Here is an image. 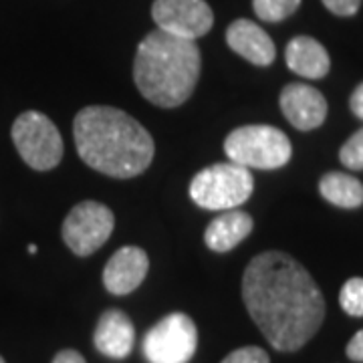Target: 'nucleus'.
Masks as SVG:
<instances>
[{
  "mask_svg": "<svg viewBox=\"0 0 363 363\" xmlns=\"http://www.w3.org/2000/svg\"><path fill=\"white\" fill-rule=\"evenodd\" d=\"M323 4L327 6V11L337 16H353L359 11L362 0H323Z\"/></svg>",
  "mask_w": 363,
  "mask_h": 363,
  "instance_id": "obj_21",
  "label": "nucleus"
},
{
  "mask_svg": "<svg viewBox=\"0 0 363 363\" xmlns=\"http://www.w3.org/2000/svg\"><path fill=\"white\" fill-rule=\"evenodd\" d=\"M198 347V329L186 313H169L143 337V355L150 363H188Z\"/></svg>",
  "mask_w": 363,
  "mask_h": 363,
  "instance_id": "obj_7",
  "label": "nucleus"
},
{
  "mask_svg": "<svg viewBox=\"0 0 363 363\" xmlns=\"http://www.w3.org/2000/svg\"><path fill=\"white\" fill-rule=\"evenodd\" d=\"M242 298L252 321L277 351H297L319 331L325 297L307 269L285 252L269 250L248 262Z\"/></svg>",
  "mask_w": 363,
  "mask_h": 363,
  "instance_id": "obj_1",
  "label": "nucleus"
},
{
  "mask_svg": "<svg viewBox=\"0 0 363 363\" xmlns=\"http://www.w3.org/2000/svg\"><path fill=\"white\" fill-rule=\"evenodd\" d=\"M350 107L351 111H353V116H357L359 119H363V83L362 85H357V89L351 93Z\"/></svg>",
  "mask_w": 363,
  "mask_h": 363,
  "instance_id": "obj_23",
  "label": "nucleus"
},
{
  "mask_svg": "<svg viewBox=\"0 0 363 363\" xmlns=\"http://www.w3.org/2000/svg\"><path fill=\"white\" fill-rule=\"evenodd\" d=\"M0 363H6V362H4V359H2V357H0Z\"/></svg>",
  "mask_w": 363,
  "mask_h": 363,
  "instance_id": "obj_26",
  "label": "nucleus"
},
{
  "mask_svg": "<svg viewBox=\"0 0 363 363\" xmlns=\"http://www.w3.org/2000/svg\"><path fill=\"white\" fill-rule=\"evenodd\" d=\"M79 157L111 178H133L150 168L156 145L150 131L125 111L89 105L73 123Z\"/></svg>",
  "mask_w": 363,
  "mask_h": 363,
  "instance_id": "obj_2",
  "label": "nucleus"
},
{
  "mask_svg": "<svg viewBox=\"0 0 363 363\" xmlns=\"http://www.w3.org/2000/svg\"><path fill=\"white\" fill-rule=\"evenodd\" d=\"M226 43L236 55H240L252 65H271L277 57V49L271 37L262 30V26L248 18H238L228 26Z\"/></svg>",
  "mask_w": 363,
  "mask_h": 363,
  "instance_id": "obj_12",
  "label": "nucleus"
},
{
  "mask_svg": "<svg viewBox=\"0 0 363 363\" xmlns=\"http://www.w3.org/2000/svg\"><path fill=\"white\" fill-rule=\"evenodd\" d=\"M150 269V259L140 247H123L107 260L104 285L113 295H130L142 285Z\"/></svg>",
  "mask_w": 363,
  "mask_h": 363,
  "instance_id": "obj_11",
  "label": "nucleus"
},
{
  "mask_svg": "<svg viewBox=\"0 0 363 363\" xmlns=\"http://www.w3.org/2000/svg\"><path fill=\"white\" fill-rule=\"evenodd\" d=\"M301 6V0H252L255 14L264 23H281Z\"/></svg>",
  "mask_w": 363,
  "mask_h": 363,
  "instance_id": "obj_17",
  "label": "nucleus"
},
{
  "mask_svg": "<svg viewBox=\"0 0 363 363\" xmlns=\"http://www.w3.org/2000/svg\"><path fill=\"white\" fill-rule=\"evenodd\" d=\"M222 363H271L267 351L248 345V347H240V350L233 351L230 355H226Z\"/></svg>",
  "mask_w": 363,
  "mask_h": 363,
  "instance_id": "obj_20",
  "label": "nucleus"
},
{
  "mask_svg": "<svg viewBox=\"0 0 363 363\" xmlns=\"http://www.w3.org/2000/svg\"><path fill=\"white\" fill-rule=\"evenodd\" d=\"M281 111L286 121L301 131L317 130L327 117L323 93L311 85L291 83L281 93Z\"/></svg>",
  "mask_w": 363,
  "mask_h": 363,
  "instance_id": "obj_10",
  "label": "nucleus"
},
{
  "mask_svg": "<svg viewBox=\"0 0 363 363\" xmlns=\"http://www.w3.org/2000/svg\"><path fill=\"white\" fill-rule=\"evenodd\" d=\"M252 188L255 180L250 169L226 162L196 174L190 184V198L206 210H233L247 202Z\"/></svg>",
  "mask_w": 363,
  "mask_h": 363,
  "instance_id": "obj_5",
  "label": "nucleus"
},
{
  "mask_svg": "<svg viewBox=\"0 0 363 363\" xmlns=\"http://www.w3.org/2000/svg\"><path fill=\"white\" fill-rule=\"evenodd\" d=\"M52 363H85L83 355L75 350H63L55 355Z\"/></svg>",
  "mask_w": 363,
  "mask_h": 363,
  "instance_id": "obj_24",
  "label": "nucleus"
},
{
  "mask_svg": "<svg viewBox=\"0 0 363 363\" xmlns=\"http://www.w3.org/2000/svg\"><path fill=\"white\" fill-rule=\"evenodd\" d=\"M133 79L150 104L178 107L188 101L200 79L198 45L157 28L138 47Z\"/></svg>",
  "mask_w": 363,
  "mask_h": 363,
  "instance_id": "obj_3",
  "label": "nucleus"
},
{
  "mask_svg": "<svg viewBox=\"0 0 363 363\" xmlns=\"http://www.w3.org/2000/svg\"><path fill=\"white\" fill-rule=\"evenodd\" d=\"M28 252H30V255H35V252H37V247H35V245H30V247H28Z\"/></svg>",
  "mask_w": 363,
  "mask_h": 363,
  "instance_id": "obj_25",
  "label": "nucleus"
},
{
  "mask_svg": "<svg viewBox=\"0 0 363 363\" xmlns=\"http://www.w3.org/2000/svg\"><path fill=\"white\" fill-rule=\"evenodd\" d=\"M319 192L333 206L359 208L363 204V184L343 172L325 174L319 182Z\"/></svg>",
  "mask_w": 363,
  "mask_h": 363,
  "instance_id": "obj_16",
  "label": "nucleus"
},
{
  "mask_svg": "<svg viewBox=\"0 0 363 363\" xmlns=\"http://www.w3.org/2000/svg\"><path fill=\"white\" fill-rule=\"evenodd\" d=\"M152 16L160 30L188 40L204 37L214 25L206 0H156Z\"/></svg>",
  "mask_w": 363,
  "mask_h": 363,
  "instance_id": "obj_9",
  "label": "nucleus"
},
{
  "mask_svg": "<svg viewBox=\"0 0 363 363\" xmlns=\"http://www.w3.org/2000/svg\"><path fill=\"white\" fill-rule=\"evenodd\" d=\"M345 351H347V357H350V359L363 363V329L362 331H357V333L351 337Z\"/></svg>",
  "mask_w": 363,
  "mask_h": 363,
  "instance_id": "obj_22",
  "label": "nucleus"
},
{
  "mask_svg": "<svg viewBox=\"0 0 363 363\" xmlns=\"http://www.w3.org/2000/svg\"><path fill=\"white\" fill-rule=\"evenodd\" d=\"M285 59L289 69L305 79H323L331 67L327 49L311 37H295L291 40L286 45Z\"/></svg>",
  "mask_w": 363,
  "mask_h": 363,
  "instance_id": "obj_15",
  "label": "nucleus"
},
{
  "mask_svg": "<svg viewBox=\"0 0 363 363\" xmlns=\"http://www.w3.org/2000/svg\"><path fill=\"white\" fill-rule=\"evenodd\" d=\"M339 305L351 317H363V279L353 277L341 286Z\"/></svg>",
  "mask_w": 363,
  "mask_h": 363,
  "instance_id": "obj_18",
  "label": "nucleus"
},
{
  "mask_svg": "<svg viewBox=\"0 0 363 363\" xmlns=\"http://www.w3.org/2000/svg\"><path fill=\"white\" fill-rule=\"evenodd\" d=\"M252 233V218L242 210H224L208 224L204 233V242L214 252H228L238 247L248 234Z\"/></svg>",
  "mask_w": 363,
  "mask_h": 363,
  "instance_id": "obj_14",
  "label": "nucleus"
},
{
  "mask_svg": "<svg viewBox=\"0 0 363 363\" xmlns=\"http://www.w3.org/2000/svg\"><path fill=\"white\" fill-rule=\"evenodd\" d=\"M224 152L234 164L257 169L283 168L293 156L289 138L272 125H245L230 131Z\"/></svg>",
  "mask_w": 363,
  "mask_h": 363,
  "instance_id": "obj_4",
  "label": "nucleus"
},
{
  "mask_svg": "<svg viewBox=\"0 0 363 363\" xmlns=\"http://www.w3.org/2000/svg\"><path fill=\"white\" fill-rule=\"evenodd\" d=\"M135 341V329L131 319L119 309H107L99 317L93 343L99 353L111 359H123L133 350Z\"/></svg>",
  "mask_w": 363,
  "mask_h": 363,
  "instance_id": "obj_13",
  "label": "nucleus"
},
{
  "mask_svg": "<svg viewBox=\"0 0 363 363\" xmlns=\"http://www.w3.org/2000/svg\"><path fill=\"white\" fill-rule=\"evenodd\" d=\"M339 160L347 169H363V128L343 143Z\"/></svg>",
  "mask_w": 363,
  "mask_h": 363,
  "instance_id": "obj_19",
  "label": "nucleus"
},
{
  "mask_svg": "<svg viewBox=\"0 0 363 363\" xmlns=\"http://www.w3.org/2000/svg\"><path fill=\"white\" fill-rule=\"evenodd\" d=\"M13 142L21 157L33 169L47 172L63 157V138L49 117L39 111H25L13 123Z\"/></svg>",
  "mask_w": 363,
  "mask_h": 363,
  "instance_id": "obj_6",
  "label": "nucleus"
},
{
  "mask_svg": "<svg viewBox=\"0 0 363 363\" xmlns=\"http://www.w3.org/2000/svg\"><path fill=\"white\" fill-rule=\"evenodd\" d=\"M113 212L95 200L79 202L63 222V240L77 257H89L104 247L113 233Z\"/></svg>",
  "mask_w": 363,
  "mask_h": 363,
  "instance_id": "obj_8",
  "label": "nucleus"
}]
</instances>
